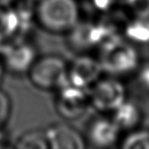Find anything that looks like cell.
I'll list each match as a JSON object with an SVG mask.
<instances>
[{"label":"cell","instance_id":"1","mask_svg":"<svg viewBox=\"0 0 149 149\" xmlns=\"http://www.w3.org/2000/svg\"><path fill=\"white\" fill-rule=\"evenodd\" d=\"M98 60L103 72L115 77L133 73L140 64L134 44L119 36L109 38L100 45Z\"/></svg>","mask_w":149,"mask_h":149},{"label":"cell","instance_id":"2","mask_svg":"<svg viewBox=\"0 0 149 149\" xmlns=\"http://www.w3.org/2000/svg\"><path fill=\"white\" fill-rule=\"evenodd\" d=\"M35 15L48 32L68 33L80 21V9L76 0H39Z\"/></svg>","mask_w":149,"mask_h":149},{"label":"cell","instance_id":"3","mask_svg":"<svg viewBox=\"0 0 149 149\" xmlns=\"http://www.w3.org/2000/svg\"><path fill=\"white\" fill-rule=\"evenodd\" d=\"M68 64L61 57L47 55L37 58L27 74L34 87L42 91H57L68 84Z\"/></svg>","mask_w":149,"mask_h":149},{"label":"cell","instance_id":"4","mask_svg":"<svg viewBox=\"0 0 149 149\" xmlns=\"http://www.w3.org/2000/svg\"><path fill=\"white\" fill-rule=\"evenodd\" d=\"M90 102L101 112H112L127 99V90L123 82L115 77L99 78L89 89Z\"/></svg>","mask_w":149,"mask_h":149},{"label":"cell","instance_id":"5","mask_svg":"<svg viewBox=\"0 0 149 149\" xmlns=\"http://www.w3.org/2000/svg\"><path fill=\"white\" fill-rule=\"evenodd\" d=\"M90 102L89 90L66 84L57 90L55 108L57 112L66 120L79 118L87 111Z\"/></svg>","mask_w":149,"mask_h":149},{"label":"cell","instance_id":"6","mask_svg":"<svg viewBox=\"0 0 149 149\" xmlns=\"http://www.w3.org/2000/svg\"><path fill=\"white\" fill-rule=\"evenodd\" d=\"M102 73L104 72L98 58L82 54L68 64V83L89 90L101 77Z\"/></svg>","mask_w":149,"mask_h":149},{"label":"cell","instance_id":"7","mask_svg":"<svg viewBox=\"0 0 149 149\" xmlns=\"http://www.w3.org/2000/svg\"><path fill=\"white\" fill-rule=\"evenodd\" d=\"M48 147L52 149H82L86 140L76 128L66 124H55L45 129Z\"/></svg>","mask_w":149,"mask_h":149},{"label":"cell","instance_id":"8","mask_svg":"<svg viewBox=\"0 0 149 149\" xmlns=\"http://www.w3.org/2000/svg\"><path fill=\"white\" fill-rule=\"evenodd\" d=\"M121 130L111 118L100 117L92 121L88 127L87 140L92 146L107 148L118 142Z\"/></svg>","mask_w":149,"mask_h":149},{"label":"cell","instance_id":"9","mask_svg":"<svg viewBox=\"0 0 149 149\" xmlns=\"http://www.w3.org/2000/svg\"><path fill=\"white\" fill-rule=\"evenodd\" d=\"M36 58L32 46L27 44H18L6 51L3 63L5 69L13 73H27Z\"/></svg>","mask_w":149,"mask_h":149},{"label":"cell","instance_id":"10","mask_svg":"<svg viewBox=\"0 0 149 149\" xmlns=\"http://www.w3.org/2000/svg\"><path fill=\"white\" fill-rule=\"evenodd\" d=\"M111 119L120 130H134L142 121V111L134 102L125 99L112 112Z\"/></svg>","mask_w":149,"mask_h":149},{"label":"cell","instance_id":"11","mask_svg":"<svg viewBox=\"0 0 149 149\" xmlns=\"http://www.w3.org/2000/svg\"><path fill=\"white\" fill-rule=\"evenodd\" d=\"M124 33L127 40L132 44L149 42V17H133L125 26Z\"/></svg>","mask_w":149,"mask_h":149},{"label":"cell","instance_id":"12","mask_svg":"<svg viewBox=\"0 0 149 149\" xmlns=\"http://www.w3.org/2000/svg\"><path fill=\"white\" fill-rule=\"evenodd\" d=\"M15 146L23 149H49L45 130L34 129L24 133Z\"/></svg>","mask_w":149,"mask_h":149},{"label":"cell","instance_id":"13","mask_svg":"<svg viewBox=\"0 0 149 149\" xmlns=\"http://www.w3.org/2000/svg\"><path fill=\"white\" fill-rule=\"evenodd\" d=\"M124 149H149V130H132L121 143Z\"/></svg>","mask_w":149,"mask_h":149},{"label":"cell","instance_id":"14","mask_svg":"<svg viewBox=\"0 0 149 149\" xmlns=\"http://www.w3.org/2000/svg\"><path fill=\"white\" fill-rule=\"evenodd\" d=\"M17 24V15H15L14 11L5 4H0V39L13 32Z\"/></svg>","mask_w":149,"mask_h":149},{"label":"cell","instance_id":"15","mask_svg":"<svg viewBox=\"0 0 149 149\" xmlns=\"http://www.w3.org/2000/svg\"><path fill=\"white\" fill-rule=\"evenodd\" d=\"M11 114V101L9 95L0 89V133L9 122Z\"/></svg>","mask_w":149,"mask_h":149},{"label":"cell","instance_id":"16","mask_svg":"<svg viewBox=\"0 0 149 149\" xmlns=\"http://www.w3.org/2000/svg\"><path fill=\"white\" fill-rule=\"evenodd\" d=\"M133 17H149V0H125Z\"/></svg>","mask_w":149,"mask_h":149},{"label":"cell","instance_id":"17","mask_svg":"<svg viewBox=\"0 0 149 149\" xmlns=\"http://www.w3.org/2000/svg\"><path fill=\"white\" fill-rule=\"evenodd\" d=\"M140 81L143 85V87L149 90V65L144 66V67L140 71Z\"/></svg>","mask_w":149,"mask_h":149},{"label":"cell","instance_id":"18","mask_svg":"<svg viewBox=\"0 0 149 149\" xmlns=\"http://www.w3.org/2000/svg\"><path fill=\"white\" fill-rule=\"evenodd\" d=\"M5 66H4V63H3V60L0 58V84H1V82L3 80V77H4V72H5Z\"/></svg>","mask_w":149,"mask_h":149},{"label":"cell","instance_id":"19","mask_svg":"<svg viewBox=\"0 0 149 149\" xmlns=\"http://www.w3.org/2000/svg\"><path fill=\"white\" fill-rule=\"evenodd\" d=\"M30 1H37V2H38L39 0H30Z\"/></svg>","mask_w":149,"mask_h":149}]
</instances>
